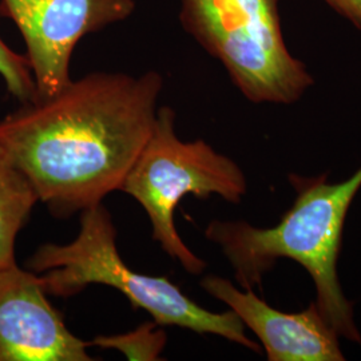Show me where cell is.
I'll return each mask as SVG.
<instances>
[{"mask_svg": "<svg viewBox=\"0 0 361 361\" xmlns=\"http://www.w3.org/2000/svg\"><path fill=\"white\" fill-rule=\"evenodd\" d=\"M121 192L137 200L147 213L153 240L185 271L200 274L207 262L182 241L174 224V212L189 194L197 198L219 195L238 204L246 194L244 171L226 155L202 140L185 142L176 133V113L158 109L154 129L123 180Z\"/></svg>", "mask_w": 361, "mask_h": 361, "instance_id": "obj_5", "label": "cell"}, {"mask_svg": "<svg viewBox=\"0 0 361 361\" xmlns=\"http://www.w3.org/2000/svg\"><path fill=\"white\" fill-rule=\"evenodd\" d=\"M328 176H289L296 200L276 226L256 228L245 221H212L205 235L216 243L234 269L243 289L261 286L265 273L288 258L310 273L324 319L341 337L361 344L353 307L337 276L343 229L349 207L361 188V168L347 180L331 183Z\"/></svg>", "mask_w": 361, "mask_h": 361, "instance_id": "obj_2", "label": "cell"}, {"mask_svg": "<svg viewBox=\"0 0 361 361\" xmlns=\"http://www.w3.org/2000/svg\"><path fill=\"white\" fill-rule=\"evenodd\" d=\"M280 0H180V25L255 104L297 102L314 79L286 47Z\"/></svg>", "mask_w": 361, "mask_h": 361, "instance_id": "obj_4", "label": "cell"}, {"mask_svg": "<svg viewBox=\"0 0 361 361\" xmlns=\"http://www.w3.org/2000/svg\"><path fill=\"white\" fill-rule=\"evenodd\" d=\"M49 296H75L87 285L111 286L128 297L133 308L145 310L153 322L180 326L200 335L221 336L253 352H261L245 335V325L232 310L214 313L204 310L168 277L134 271L118 253L111 214L99 204L80 213V231L67 245L44 244L27 261Z\"/></svg>", "mask_w": 361, "mask_h": 361, "instance_id": "obj_3", "label": "cell"}, {"mask_svg": "<svg viewBox=\"0 0 361 361\" xmlns=\"http://www.w3.org/2000/svg\"><path fill=\"white\" fill-rule=\"evenodd\" d=\"M164 78L91 73L0 121V146L56 219L119 190L149 141Z\"/></svg>", "mask_w": 361, "mask_h": 361, "instance_id": "obj_1", "label": "cell"}, {"mask_svg": "<svg viewBox=\"0 0 361 361\" xmlns=\"http://www.w3.org/2000/svg\"><path fill=\"white\" fill-rule=\"evenodd\" d=\"M201 286L225 302L257 336L269 361L345 360L338 334L314 302L298 313L274 310L252 289H238L228 279L207 276Z\"/></svg>", "mask_w": 361, "mask_h": 361, "instance_id": "obj_8", "label": "cell"}, {"mask_svg": "<svg viewBox=\"0 0 361 361\" xmlns=\"http://www.w3.org/2000/svg\"><path fill=\"white\" fill-rule=\"evenodd\" d=\"M0 77L8 92L20 104L35 99V80L26 55L11 50L0 38Z\"/></svg>", "mask_w": 361, "mask_h": 361, "instance_id": "obj_11", "label": "cell"}, {"mask_svg": "<svg viewBox=\"0 0 361 361\" xmlns=\"http://www.w3.org/2000/svg\"><path fill=\"white\" fill-rule=\"evenodd\" d=\"M157 326L158 324L153 322L143 324L126 335L99 336L91 341V347L118 349L129 360H158L159 353L165 348L166 335Z\"/></svg>", "mask_w": 361, "mask_h": 361, "instance_id": "obj_10", "label": "cell"}, {"mask_svg": "<svg viewBox=\"0 0 361 361\" xmlns=\"http://www.w3.org/2000/svg\"><path fill=\"white\" fill-rule=\"evenodd\" d=\"M38 201L30 180L0 146V269L16 264L18 233L26 225Z\"/></svg>", "mask_w": 361, "mask_h": 361, "instance_id": "obj_9", "label": "cell"}, {"mask_svg": "<svg viewBox=\"0 0 361 361\" xmlns=\"http://www.w3.org/2000/svg\"><path fill=\"white\" fill-rule=\"evenodd\" d=\"M336 13L347 18L361 30V0H325Z\"/></svg>", "mask_w": 361, "mask_h": 361, "instance_id": "obj_12", "label": "cell"}, {"mask_svg": "<svg viewBox=\"0 0 361 361\" xmlns=\"http://www.w3.org/2000/svg\"><path fill=\"white\" fill-rule=\"evenodd\" d=\"M135 0H0V16L18 27L35 80V99H49L73 80L70 63L79 40L126 20Z\"/></svg>", "mask_w": 361, "mask_h": 361, "instance_id": "obj_6", "label": "cell"}, {"mask_svg": "<svg viewBox=\"0 0 361 361\" xmlns=\"http://www.w3.org/2000/svg\"><path fill=\"white\" fill-rule=\"evenodd\" d=\"M47 296L35 271L0 269V361L92 360Z\"/></svg>", "mask_w": 361, "mask_h": 361, "instance_id": "obj_7", "label": "cell"}]
</instances>
